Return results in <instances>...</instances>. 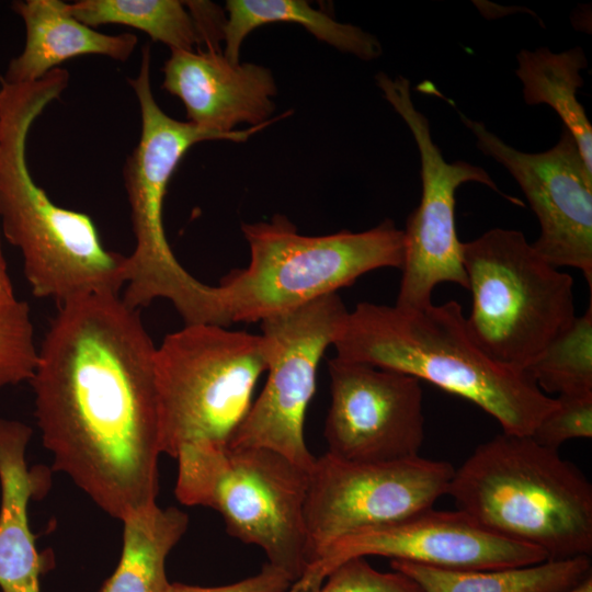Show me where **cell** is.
I'll return each mask as SVG.
<instances>
[{
    "label": "cell",
    "instance_id": "24",
    "mask_svg": "<svg viewBox=\"0 0 592 592\" xmlns=\"http://www.w3.org/2000/svg\"><path fill=\"white\" fill-rule=\"evenodd\" d=\"M543 392L592 395V301L525 372Z\"/></svg>",
    "mask_w": 592,
    "mask_h": 592
},
{
    "label": "cell",
    "instance_id": "14",
    "mask_svg": "<svg viewBox=\"0 0 592 592\" xmlns=\"http://www.w3.org/2000/svg\"><path fill=\"white\" fill-rule=\"evenodd\" d=\"M456 111L476 137L477 148L501 163L526 196L540 226L539 237L532 243L534 249L557 267L580 270L591 293L592 172L570 133L562 126L554 147L537 153L523 152L483 123Z\"/></svg>",
    "mask_w": 592,
    "mask_h": 592
},
{
    "label": "cell",
    "instance_id": "12",
    "mask_svg": "<svg viewBox=\"0 0 592 592\" xmlns=\"http://www.w3.org/2000/svg\"><path fill=\"white\" fill-rule=\"evenodd\" d=\"M454 470L448 462L421 456L387 463L348 462L329 453L316 457L304 509L307 565L346 534L433 508L447 494Z\"/></svg>",
    "mask_w": 592,
    "mask_h": 592
},
{
    "label": "cell",
    "instance_id": "23",
    "mask_svg": "<svg viewBox=\"0 0 592 592\" xmlns=\"http://www.w3.org/2000/svg\"><path fill=\"white\" fill-rule=\"evenodd\" d=\"M70 14L90 27L123 24L147 33L171 50H194L206 43L200 22L187 1L80 0L68 3Z\"/></svg>",
    "mask_w": 592,
    "mask_h": 592
},
{
    "label": "cell",
    "instance_id": "28",
    "mask_svg": "<svg viewBox=\"0 0 592 592\" xmlns=\"http://www.w3.org/2000/svg\"><path fill=\"white\" fill-rule=\"evenodd\" d=\"M293 584L292 578L283 570L264 563L259 573L238 582L220 587H197L170 583L167 592H286Z\"/></svg>",
    "mask_w": 592,
    "mask_h": 592
},
{
    "label": "cell",
    "instance_id": "19",
    "mask_svg": "<svg viewBox=\"0 0 592 592\" xmlns=\"http://www.w3.org/2000/svg\"><path fill=\"white\" fill-rule=\"evenodd\" d=\"M225 8L228 16L223 25V54L234 64L240 62V48L247 35L271 23L298 24L317 39L363 60L376 59L383 53L382 44L373 34L353 24L338 22L308 1L227 0Z\"/></svg>",
    "mask_w": 592,
    "mask_h": 592
},
{
    "label": "cell",
    "instance_id": "7",
    "mask_svg": "<svg viewBox=\"0 0 592 592\" xmlns=\"http://www.w3.org/2000/svg\"><path fill=\"white\" fill-rule=\"evenodd\" d=\"M175 459L180 503L215 510L230 536L260 547L293 583L301 576L308 560L307 469L267 448L209 443L186 444Z\"/></svg>",
    "mask_w": 592,
    "mask_h": 592
},
{
    "label": "cell",
    "instance_id": "8",
    "mask_svg": "<svg viewBox=\"0 0 592 592\" xmlns=\"http://www.w3.org/2000/svg\"><path fill=\"white\" fill-rule=\"evenodd\" d=\"M462 257L473 298L470 334L493 361L526 372L573 322V278L513 229L462 242Z\"/></svg>",
    "mask_w": 592,
    "mask_h": 592
},
{
    "label": "cell",
    "instance_id": "17",
    "mask_svg": "<svg viewBox=\"0 0 592 592\" xmlns=\"http://www.w3.org/2000/svg\"><path fill=\"white\" fill-rule=\"evenodd\" d=\"M32 434L27 424L0 417V592H41L53 563L50 553L37 549L29 521L30 502L52 485V470L27 465Z\"/></svg>",
    "mask_w": 592,
    "mask_h": 592
},
{
    "label": "cell",
    "instance_id": "18",
    "mask_svg": "<svg viewBox=\"0 0 592 592\" xmlns=\"http://www.w3.org/2000/svg\"><path fill=\"white\" fill-rule=\"evenodd\" d=\"M12 9L25 24L23 52L13 58L1 79L8 83H30L73 57L102 55L125 61L137 44L132 33L109 35L73 18L60 0L14 1Z\"/></svg>",
    "mask_w": 592,
    "mask_h": 592
},
{
    "label": "cell",
    "instance_id": "27",
    "mask_svg": "<svg viewBox=\"0 0 592 592\" xmlns=\"http://www.w3.org/2000/svg\"><path fill=\"white\" fill-rule=\"evenodd\" d=\"M316 592H424L411 578L392 570L375 569L364 557L337 567Z\"/></svg>",
    "mask_w": 592,
    "mask_h": 592
},
{
    "label": "cell",
    "instance_id": "26",
    "mask_svg": "<svg viewBox=\"0 0 592 592\" xmlns=\"http://www.w3.org/2000/svg\"><path fill=\"white\" fill-rule=\"evenodd\" d=\"M549 411L530 435L538 444L558 449L574 439L592 437V395L558 396Z\"/></svg>",
    "mask_w": 592,
    "mask_h": 592
},
{
    "label": "cell",
    "instance_id": "9",
    "mask_svg": "<svg viewBox=\"0 0 592 592\" xmlns=\"http://www.w3.org/2000/svg\"><path fill=\"white\" fill-rule=\"evenodd\" d=\"M269 348L262 334L190 323L156 346L161 453L193 443L228 445L248 414Z\"/></svg>",
    "mask_w": 592,
    "mask_h": 592
},
{
    "label": "cell",
    "instance_id": "6",
    "mask_svg": "<svg viewBox=\"0 0 592 592\" xmlns=\"http://www.w3.org/2000/svg\"><path fill=\"white\" fill-rule=\"evenodd\" d=\"M250 260L216 285L227 326L255 322L349 287L363 274L400 269L403 230L392 220L361 232L301 235L284 215L243 223Z\"/></svg>",
    "mask_w": 592,
    "mask_h": 592
},
{
    "label": "cell",
    "instance_id": "3",
    "mask_svg": "<svg viewBox=\"0 0 592 592\" xmlns=\"http://www.w3.org/2000/svg\"><path fill=\"white\" fill-rule=\"evenodd\" d=\"M333 346L341 360L403 373L477 405L508 434L530 436L557 406L525 372L478 345L456 300L423 308L358 303Z\"/></svg>",
    "mask_w": 592,
    "mask_h": 592
},
{
    "label": "cell",
    "instance_id": "30",
    "mask_svg": "<svg viewBox=\"0 0 592 592\" xmlns=\"http://www.w3.org/2000/svg\"><path fill=\"white\" fill-rule=\"evenodd\" d=\"M569 592H592V574L585 578Z\"/></svg>",
    "mask_w": 592,
    "mask_h": 592
},
{
    "label": "cell",
    "instance_id": "25",
    "mask_svg": "<svg viewBox=\"0 0 592 592\" xmlns=\"http://www.w3.org/2000/svg\"><path fill=\"white\" fill-rule=\"evenodd\" d=\"M37 345L30 308L0 322V388L30 382Z\"/></svg>",
    "mask_w": 592,
    "mask_h": 592
},
{
    "label": "cell",
    "instance_id": "21",
    "mask_svg": "<svg viewBox=\"0 0 592 592\" xmlns=\"http://www.w3.org/2000/svg\"><path fill=\"white\" fill-rule=\"evenodd\" d=\"M390 567L424 592H569L592 574L589 556L488 570H452L402 560H390Z\"/></svg>",
    "mask_w": 592,
    "mask_h": 592
},
{
    "label": "cell",
    "instance_id": "4",
    "mask_svg": "<svg viewBox=\"0 0 592 592\" xmlns=\"http://www.w3.org/2000/svg\"><path fill=\"white\" fill-rule=\"evenodd\" d=\"M447 494L481 527L548 559L592 551V486L558 449L502 432L454 470Z\"/></svg>",
    "mask_w": 592,
    "mask_h": 592
},
{
    "label": "cell",
    "instance_id": "2",
    "mask_svg": "<svg viewBox=\"0 0 592 592\" xmlns=\"http://www.w3.org/2000/svg\"><path fill=\"white\" fill-rule=\"evenodd\" d=\"M69 75L55 68L42 79L12 84L0 78V219L23 259L35 297L59 305L94 294H122L126 255L107 250L92 219L53 203L31 177L26 138L34 121L58 99Z\"/></svg>",
    "mask_w": 592,
    "mask_h": 592
},
{
    "label": "cell",
    "instance_id": "16",
    "mask_svg": "<svg viewBox=\"0 0 592 592\" xmlns=\"http://www.w3.org/2000/svg\"><path fill=\"white\" fill-rule=\"evenodd\" d=\"M162 88L184 104L187 122L230 135L239 124L269 123L277 93L272 71L253 62H230L219 49L171 50Z\"/></svg>",
    "mask_w": 592,
    "mask_h": 592
},
{
    "label": "cell",
    "instance_id": "15",
    "mask_svg": "<svg viewBox=\"0 0 592 592\" xmlns=\"http://www.w3.org/2000/svg\"><path fill=\"white\" fill-rule=\"evenodd\" d=\"M328 373L327 453L354 463L420 456L424 414L418 378L337 356L328 361Z\"/></svg>",
    "mask_w": 592,
    "mask_h": 592
},
{
    "label": "cell",
    "instance_id": "5",
    "mask_svg": "<svg viewBox=\"0 0 592 592\" xmlns=\"http://www.w3.org/2000/svg\"><path fill=\"white\" fill-rule=\"evenodd\" d=\"M150 61V46L146 45L137 77L128 79L139 103L141 132L124 168L135 248L126 255V282L121 295L139 310L153 300H169L184 325L226 327L217 287L191 275L173 254L163 226L164 196L177 166L192 146L204 140L243 143L276 119L226 135L172 118L153 96Z\"/></svg>",
    "mask_w": 592,
    "mask_h": 592
},
{
    "label": "cell",
    "instance_id": "11",
    "mask_svg": "<svg viewBox=\"0 0 592 592\" xmlns=\"http://www.w3.org/2000/svg\"><path fill=\"white\" fill-rule=\"evenodd\" d=\"M348 312L332 293L261 321L269 348L266 382L228 446L267 448L310 470L316 456L305 441L306 412L319 363Z\"/></svg>",
    "mask_w": 592,
    "mask_h": 592
},
{
    "label": "cell",
    "instance_id": "13",
    "mask_svg": "<svg viewBox=\"0 0 592 592\" xmlns=\"http://www.w3.org/2000/svg\"><path fill=\"white\" fill-rule=\"evenodd\" d=\"M367 556L452 570L523 567L548 560L542 549L499 536L459 510L431 508L338 538L308 562L288 592H316L341 563Z\"/></svg>",
    "mask_w": 592,
    "mask_h": 592
},
{
    "label": "cell",
    "instance_id": "22",
    "mask_svg": "<svg viewBox=\"0 0 592 592\" xmlns=\"http://www.w3.org/2000/svg\"><path fill=\"white\" fill-rule=\"evenodd\" d=\"M516 60L515 73L522 82L525 103L546 104L558 114L592 172V126L577 96L583 86L581 71L588 67L583 49L580 46L561 53L547 47L522 49Z\"/></svg>",
    "mask_w": 592,
    "mask_h": 592
},
{
    "label": "cell",
    "instance_id": "1",
    "mask_svg": "<svg viewBox=\"0 0 592 592\" xmlns=\"http://www.w3.org/2000/svg\"><path fill=\"white\" fill-rule=\"evenodd\" d=\"M139 312L121 294L59 305L29 382L52 469L121 521L159 492L156 345Z\"/></svg>",
    "mask_w": 592,
    "mask_h": 592
},
{
    "label": "cell",
    "instance_id": "29",
    "mask_svg": "<svg viewBox=\"0 0 592 592\" xmlns=\"http://www.w3.org/2000/svg\"><path fill=\"white\" fill-rule=\"evenodd\" d=\"M23 300L14 293L8 266L0 244V321L8 319L22 306Z\"/></svg>",
    "mask_w": 592,
    "mask_h": 592
},
{
    "label": "cell",
    "instance_id": "10",
    "mask_svg": "<svg viewBox=\"0 0 592 592\" xmlns=\"http://www.w3.org/2000/svg\"><path fill=\"white\" fill-rule=\"evenodd\" d=\"M375 80L385 100L407 124L419 150L421 200L409 215L403 230L402 274L395 306L423 308L432 304L433 289L441 283H454L468 289L455 221L458 186L477 182L515 205L524 206V203L499 190L481 167L444 159L432 138L428 118L412 101L410 81L406 77L391 78L378 72Z\"/></svg>",
    "mask_w": 592,
    "mask_h": 592
},
{
    "label": "cell",
    "instance_id": "20",
    "mask_svg": "<svg viewBox=\"0 0 592 592\" xmlns=\"http://www.w3.org/2000/svg\"><path fill=\"white\" fill-rule=\"evenodd\" d=\"M122 522L121 558L99 592H167V558L187 531V513L156 503L129 513Z\"/></svg>",
    "mask_w": 592,
    "mask_h": 592
}]
</instances>
